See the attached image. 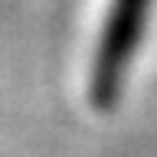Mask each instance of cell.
<instances>
[{
	"mask_svg": "<svg viewBox=\"0 0 157 157\" xmlns=\"http://www.w3.org/2000/svg\"><path fill=\"white\" fill-rule=\"evenodd\" d=\"M147 20V0H111L105 33L92 62V101L95 108H111L124 78V69L134 56Z\"/></svg>",
	"mask_w": 157,
	"mask_h": 157,
	"instance_id": "obj_1",
	"label": "cell"
}]
</instances>
